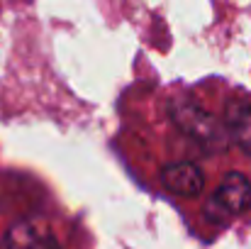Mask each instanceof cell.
I'll return each instance as SVG.
<instances>
[{
    "label": "cell",
    "instance_id": "4",
    "mask_svg": "<svg viewBox=\"0 0 251 249\" xmlns=\"http://www.w3.org/2000/svg\"><path fill=\"white\" fill-rule=\"evenodd\" d=\"M161 183L166 186V191H171L173 195L180 198H195L202 193L205 186V176L202 171L190 162H178V164H168L161 171Z\"/></svg>",
    "mask_w": 251,
    "mask_h": 249
},
{
    "label": "cell",
    "instance_id": "5",
    "mask_svg": "<svg viewBox=\"0 0 251 249\" xmlns=\"http://www.w3.org/2000/svg\"><path fill=\"white\" fill-rule=\"evenodd\" d=\"M225 127L229 137L251 154V103L244 98H232L225 108Z\"/></svg>",
    "mask_w": 251,
    "mask_h": 249
},
{
    "label": "cell",
    "instance_id": "2",
    "mask_svg": "<svg viewBox=\"0 0 251 249\" xmlns=\"http://www.w3.org/2000/svg\"><path fill=\"white\" fill-rule=\"evenodd\" d=\"M251 208V181L244 173H227L210 203L205 205V218L215 225H225L232 218L247 213Z\"/></svg>",
    "mask_w": 251,
    "mask_h": 249
},
{
    "label": "cell",
    "instance_id": "3",
    "mask_svg": "<svg viewBox=\"0 0 251 249\" xmlns=\"http://www.w3.org/2000/svg\"><path fill=\"white\" fill-rule=\"evenodd\" d=\"M5 249H61V245L47 220L25 218V220H17L7 230Z\"/></svg>",
    "mask_w": 251,
    "mask_h": 249
},
{
    "label": "cell",
    "instance_id": "1",
    "mask_svg": "<svg viewBox=\"0 0 251 249\" xmlns=\"http://www.w3.org/2000/svg\"><path fill=\"white\" fill-rule=\"evenodd\" d=\"M168 115L183 135H188L190 139H195L205 149L215 152V149L227 147V139H229L227 127L210 110H205L200 103L188 100V98H176L168 103Z\"/></svg>",
    "mask_w": 251,
    "mask_h": 249
}]
</instances>
